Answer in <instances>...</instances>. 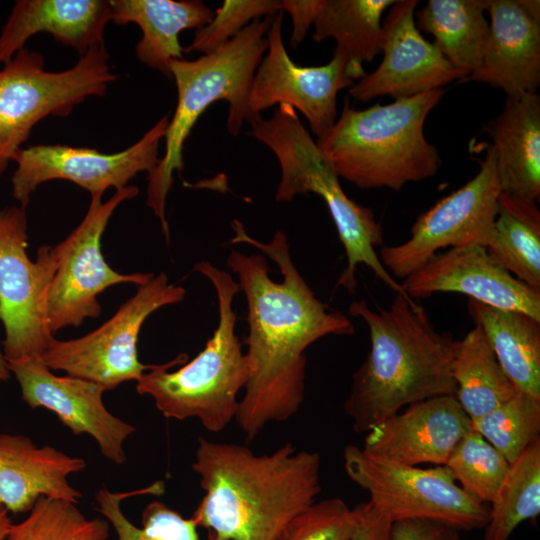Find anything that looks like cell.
<instances>
[{"label":"cell","mask_w":540,"mask_h":540,"mask_svg":"<svg viewBox=\"0 0 540 540\" xmlns=\"http://www.w3.org/2000/svg\"><path fill=\"white\" fill-rule=\"evenodd\" d=\"M238 243L254 246L278 266L282 282L269 276L266 259L231 249L226 265L239 279L247 301L245 356L248 380L235 421L252 441L267 425L295 415L305 398L306 349L327 335H351L354 327L341 312L320 301L293 263L285 233L269 242L251 237L237 219L231 223Z\"/></svg>","instance_id":"cell-1"},{"label":"cell","mask_w":540,"mask_h":540,"mask_svg":"<svg viewBox=\"0 0 540 540\" xmlns=\"http://www.w3.org/2000/svg\"><path fill=\"white\" fill-rule=\"evenodd\" d=\"M204 495L192 519L210 540H276L321 492V457L291 442L257 454L199 437L192 462Z\"/></svg>","instance_id":"cell-2"},{"label":"cell","mask_w":540,"mask_h":540,"mask_svg":"<svg viewBox=\"0 0 540 540\" xmlns=\"http://www.w3.org/2000/svg\"><path fill=\"white\" fill-rule=\"evenodd\" d=\"M349 313L365 322L370 337V350L353 374L343 406L356 433H367L414 403L455 394V340L437 331L416 301L396 294L388 308L373 310L359 300L350 304Z\"/></svg>","instance_id":"cell-3"},{"label":"cell","mask_w":540,"mask_h":540,"mask_svg":"<svg viewBox=\"0 0 540 540\" xmlns=\"http://www.w3.org/2000/svg\"><path fill=\"white\" fill-rule=\"evenodd\" d=\"M446 89H436L363 110L346 99L334 125L316 144L339 178L360 189L399 191L434 176L442 165L424 124Z\"/></svg>","instance_id":"cell-4"},{"label":"cell","mask_w":540,"mask_h":540,"mask_svg":"<svg viewBox=\"0 0 540 540\" xmlns=\"http://www.w3.org/2000/svg\"><path fill=\"white\" fill-rule=\"evenodd\" d=\"M194 270L213 285L218 303V325L205 347L189 362L180 354L173 360L152 365L136 382L140 395L150 396L168 419H197L209 432L218 433L235 420L239 393L248 380V365L235 332L233 299L240 285L226 271L208 261Z\"/></svg>","instance_id":"cell-5"},{"label":"cell","mask_w":540,"mask_h":540,"mask_svg":"<svg viewBox=\"0 0 540 540\" xmlns=\"http://www.w3.org/2000/svg\"><path fill=\"white\" fill-rule=\"evenodd\" d=\"M273 16L256 19L224 46L195 60H174L170 65L177 87V105L165 132V152L148 173L147 206L160 220L166 239V198L174 171L183 169V149L199 117L214 102L229 104L227 130L238 135L245 121L257 118L249 107L254 74L267 50L266 34ZM259 118V117H258Z\"/></svg>","instance_id":"cell-6"},{"label":"cell","mask_w":540,"mask_h":540,"mask_svg":"<svg viewBox=\"0 0 540 540\" xmlns=\"http://www.w3.org/2000/svg\"><path fill=\"white\" fill-rule=\"evenodd\" d=\"M250 125L249 134L265 144L279 162L281 179L276 201L290 202L297 195L307 193H315L324 200L347 258L337 285L354 293L355 272L357 266L363 264L396 294L407 295L376 252L377 247L383 246L381 224L370 208L346 195L339 177L300 122L296 110L279 104L269 119L259 117Z\"/></svg>","instance_id":"cell-7"},{"label":"cell","mask_w":540,"mask_h":540,"mask_svg":"<svg viewBox=\"0 0 540 540\" xmlns=\"http://www.w3.org/2000/svg\"><path fill=\"white\" fill-rule=\"evenodd\" d=\"M108 61L103 41L60 72L45 70L42 54L26 48L0 67V176L41 120L66 117L87 97L105 94L117 78Z\"/></svg>","instance_id":"cell-8"},{"label":"cell","mask_w":540,"mask_h":540,"mask_svg":"<svg viewBox=\"0 0 540 540\" xmlns=\"http://www.w3.org/2000/svg\"><path fill=\"white\" fill-rule=\"evenodd\" d=\"M343 465L350 480L368 492L372 506L392 523L430 519L469 531L488 522V504L463 490L445 465L397 463L356 445L344 448Z\"/></svg>","instance_id":"cell-9"},{"label":"cell","mask_w":540,"mask_h":540,"mask_svg":"<svg viewBox=\"0 0 540 540\" xmlns=\"http://www.w3.org/2000/svg\"><path fill=\"white\" fill-rule=\"evenodd\" d=\"M185 295L186 290L169 283L164 272L153 275L97 329L76 339L54 338L41 360L51 370L92 381L105 391L137 382L152 367L138 358L143 323L161 307L183 301Z\"/></svg>","instance_id":"cell-10"},{"label":"cell","mask_w":540,"mask_h":540,"mask_svg":"<svg viewBox=\"0 0 540 540\" xmlns=\"http://www.w3.org/2000/svg\"><path fill=\"white\" fill-rule=\"evenodd\" d=\"M139 190L126 186L105 202L91 197L81 223L60 243L51 247L53 270L46 292V315L54 334L65 327H78L87 318H97L101 306L97 296L120 283L140 286L153 273L122 274L104 259L101 239L115 209L134 198Z\"/></svg>","instance_id":"cell-11"},{"label":"cell","mask_w":540,"mask_h":540,"mask_svg":"<svg viewBox=\"0 0 540 540\" xmlns=\"http://www.w3.org/2000/svg\"><path fill=\"white\" fill-rule=\"evenodd\" d=\"M484 149L477 174L423 212L412 225L409 239L380 247L381 263L396 280L417 271L440 249L487 246L502 191L493 151L489 144Z\"/></svg>","instance_id":"cell-12"},{"label":"cell","mask_w":540,"mask_h":540,"mask_svg":"<svg viewBox=\"0 0 540 540\" xmlns=\"http://www.w3.org/2000/svg\"><path fill=\"white\" fill-rule=\"evenodd\" d=\"M26 208L0 209V321L8 363L41 359L54 339L46 315V292L53 270L51 247L27 254Z\"/></svg>","instance_id":"cell-13"},{"label":"cell","mask_w":540,"mask_h":540,"mask_svg":"<svg viewBox=\"0 0 540 540\" xmlns=\"http://www.w3.org/2000/svg\"><path fill=\"white\" fill-rule=\"evenodd\" d=\"M168 123V115L163 116L136 143L116 153L60 144L22 148L14 158L17 168L11 179L13 196L26 208L39 185L58 179L77 184L91 197H102L110 187L124 188L138 173H150L156 167Z\"/></svg>","instance_id":"cell-14"},{"label":"cell","mask_w":540,"mask_h":540,"mask_svg":"<svg viewBox=\"0 0 540 540\" xmlns=\"http://www.w3.org/2000/svg\"><path fill=\"white\" fill-rule=\"evenodd\" d=\"M283 12L272 18L266 34V55L258 65L249 96V107L258 118L261 112L286 104L300 111L311 131L320 137L337 119V95L350 88L366 73L351 67L347 57L335 48L331 60L321 66H299L287 53L282 37Z\"/></svg>","instance_id":"cell-15"},{"label":"cell","mask_w":540,"mask_h":540,"mask_svg":"<svg viewBox=\"0 0 540 540\" xmlns=\"http://www.w3.org/2000/svg\"><path fill=\"white\" fill-rule=\"evenodd\" d=\"M417 5L416 0H398L388 9L382 22L383 58L348 89L352 98L361 102L381 96L408 98L468 76L421 35L415 23Z\"/></svg>","instance_id":"cell-16"},{"label":"cell","mask_w":540,"mask_h":540,"mask_svg":"<svg viewBox=\"0 0 540 540\" xmlns=\"http://www.w3.org/2000/svg\"><path fill=\"white\" fill-rule=\"evenodd\" d=\"M30 408L53 412L74 435L87 434L100 453L114 464L126 462L124 444L135 432L130 423L112 414L103 402L104 388L92 381L52 373L41 359L9 363Z\"/></svg>","instance_id":"cell-17"},{"label":"cell","mask_w":540,"mask_h":540,"mask_svg":"<svg viewBox=\"0 0 540 540\" xmlns=\"http://www.w3.org/2000/svg\"><path fill=\"white\" fill-rule=\"evenodd\" d=\"M401 285L413 300L435 293H459L481 304L524 312L540 320V292L512 276L481 245L437 253Z\"/></svg>","instance_id":"cell-18"},{"label":"cell","mask_w":540,"mask_h":540,"mask_svg":"<svg viewBox=\"0 0 540 540\" xmlns=\"http://www.w3.org/2000/svg\"><path fill=\"white\" fill-rule=\"evenodd\" d=\"M471 429V420L454 395L414 403L366 433L363 449L377 457L418 466L445 465Z\"/></svg>","instance_id":"cell-19"},{"label":"cell","mask_w":540,"mask_h":540,"mask_svg":"<svg viewBox=\"0 0 540 540\" xmlns=\"http://www.w3.org/2000/svg\"><path fill=\"white\" fill-rule=\"evenodd\" d=\"M489 34L481 67L459 83L476 81L506 96L536 92L540 85V2L483 0Z\"/></svg>","instance_id":"cell-20"},{"label":"cell","mask_w":540,"mask_h":540,"mask_svg":"<svg viewBox=\"0 0 540 540\" xmlns=\"http://www.w3.org/2000/svg\"><path fill=\"white\" fill-rule=\"evenodd\" d=\"M86 462L20 434L0 433V503L14 514L28 513L41 497L78 504L82 493L69 477Z\"/></svg>","instance_id":"cell-21"},{"label":"cell","mask_w":540,"mask_h":540,"mask_svg":"<svg viewBox=\"0 0 540 540\" xmlns=\"http://www.w3.org/2000/svg\"><path fill=\"white\" fill-rule=\"evenodd\" d=\"M111 15L110 1L104 0H18L1 29L0 66L40 32L51 34L82 56L103 42Z\"/></svg>","instance_id":"cell-22"},{"label":"cell","mask_w":540,"mask_h":540,"mask_svg":"<svg viewBox=\"0 0 540 540\" xmlns=\"http://www.w3.org/2000/svg\"><path fill=\"white\" fill-rule=\"evenodd\" d=\"M489 144L498 170L501 191L539 200L540 96L528 92L506 96L500 113L488 123Z\"/></svg>","instance_id":"cell-23"},{"label":"cell","mask_w":540,"mask_h":540,"mask_svg":"<svg viewBox=\"0 0 540 540\" xmlns=\"http://www.w3.org/2000/svg\"><path fill=\"white\" fill-rule=\"evenodd\" d=\"M111 21L135 23L142 32L136 45L140 62L172 79L170 65L183 59L179 35L208 24L214 11L198 0H110Z\"/></svg>","instance_id":"cell-24"},{"label":"cell","mask_w":540,"mask_h":540,"mask_svg":"<svg viewBox=\"0 0 540 540\" xmlns=\"http://www.w3.org/2000/svg\"><path fill=\"white\" fill-rule=\"evenodd\" d=\"M467 308L517 390L540 397V320L471 299Z\"/></svg>","instance_id":"cell-25"},{"label":"cell","mask_w":540,"mask_h":540,"mask_svg":"<svg viewBox=\"0 0 540 540\" xmlns=\"http://www.w3.org/2000/svg\"><path fill=\"white\" fill-rule=\"evenodd\" d=\"M483 0H429L415 12L419 31L431 34L443 56L468 75L482 65L489 34Z\"/></svg>","instance_id":"cell-26"},{"label":"cell","mask_w":540,"mask_h":540,"mask_svg":"<svg viewBox=\"0 0 540 540\" xmlns=\"http://www.w3.org/2000/svg\"><path fill=\"white\" fill-rule=\"evenodd\" d=\"M537 200L501 192L488 255L540 292V211Z\"/></svg>","instance_id":"cell-27"},{"label":"cell","mask_w":540,"mask_h":540,"mask_svg":"<svg viewBox=\"0 0 540 540\" xmlns=\"http://www.w3.org/2000/svg\"><path fill=\"white\" fill-rule=\"evenodd\" d=\"M451 374L456 384L454 396L470 420L487 414L518 391L478 326L455 341Z\"/></svg>","instance_id":"cell-28"},{"label":"cell","mask_w":540,"mask_h":540,"mask_svg":"<svg viewBox=\"0 0 540 540\" xmlns=\"http://www.w3.org/2000/svg\"><path fill=\"white\" fill-rule=\"evenodd\" d=\"M394 0H321L313 21L312 39L332 38L351 67L365 73L363 64L381 53L382 17Z\"/></svg>","instance_id":"cell-29"},{"label":"cell","mask_w":540,"mask_h":540,"mask_svg":"<svg viewBox=\"0 0 540 540\" xmlns=\"http://www.w3.org/2000/svg\"><path fill=\"white\" fill-rule=\"evenodd\" d=\"M489 505L484 540H509L521 523L540 514V439L510 464Z\"/></svg>","instance_id":"cell-30"},{"label":"cell","mask_w":540,"mask_h":540,"mask_svg":"<svg viewBox=\"0 0 540 540\" xmlns=\"http://www.w3.org/2000/svg\"><path fill=\"white\" fill-rule=\"evenodd\" d=\"M163 491L164 484L161 481L141 490L125 493L101 487L95 496L97 510L114 529L116 540H203L191 517H183L161 501H152L144 508L140 526L126 517L121 507L124 499L138 494L157 495Z\"/></svg>","instance_id":"cell-31"},{"label":"cell","mask_w":540,"mask_h":540,"mask_svg":"<svg viewBox=\"0 0 540 540\" xmlns=\"http://www.w3.org/2000/svg\"><path fill=\"white\" fill-rule=\"evenodd\" d=\"M109 530L106 519L88 518L76 503L41 497L5 540H107Z\"/></svg>","instance_id":"cell-32"},{"label":"cell","mask_w":540,"mask_h":540,"mask_svg":"<svg viewBox=\"0 0 540 540\" xmlns=\"http://www.w3.org/2000/svg\"><path fill=\"white\" fill-rule=\"evenodd\" d=\"M471 428L511 464L540 439V397L518 390L487 414L471 420Z\"/></svg>","instance_id":"cell-33"},{"label":"cell","mask_w":540,"mask_h":540,"mask_svg":"<svg viewBox=\"0 0 540 540\" xmlns=\"http://www.w3.org/2000/svg\"><path fill=\"white\" fill-rule=\"evenodd\" d=\"M445 466L463 490L490 504L508 473L510 463L471 428L456 445Z\"/></svg>","instance_id":"cell-34"},{"label":"cell","mask_w":540,"mask_h":540,"mask_svg":"<svg viewBox=\"0 0 540 540\" xmlns=\"http://www.w3.org/2000/svg\"><path fill=\"white\" fill-rule=\"evenodd\" d=\"M361 516V503L350 508L340 498L315 501L296 515L276 540H350Z\"/></svg>","instance_id":"cell-35"},{"label":"cell","mask_w":540,"mask_h":540,"mask_svg":"<svg viewBox=\"0 0 540 540\" xmlns=\"http://www.w3.org/2000/svg\"><path fill=\"white\" fill-rule=\"evenodd\" d=\"M281 11V0H225L212 20L195 32L185 53H213L256 19L274 16Z\"/></svg>","instance_id":"cell-36"},{"label":"cell","mask_w":540,"mask_h":540,"mask_svg":"<svg viewBox=\"0 0 540 540\" xmlns=\"http://www.w3.org/2000/svg\"><path fill=\"white\" fill-rule=\"evenodd\" d=\"M457 528L430 519L393 522L392 540H464Z\"/></svg>","instance_id":"cell-37"},{"label":"cell","mask_w":540,"mask_h":540,"mask_svg":"<svg viewBox=\"0 0 540 540\" xmlns=\"http://www.w3.org/2000/svg\"><path fill=\"white\" fill-rule=\"evenodd\" d=\"M321 0H281V12H287L293 24L290 46L297 47L305 38L320 7Z\"/></svg>","instance_id":"cell-38"},{"label":"cell","mask_w":540,"mask_h":540,"mask_svg":"<svg viewBox=\"0 0 540 540\" xmlns=\"http://www.w3.org/2000/svg\"><path fill=\"white\" fill-rule=\"evenodd\" d=\"M362 516L350 540H392V522L368 501L361 503Z\"/></svg>","instance_id":"cell-39"},{"label":"cell","mask_w":540,"mask_h":540,"mask_svg":"<svg viewBox=\"0 0 540 540\" xmlns=\"http://www.w3.org/2000/svg\"><path fill=\"white\" fill-rule=\"evenodd\" d=\"M13 522L9 511L0 503V540H5Z\"/></svg>","instance_id":"cell-40"},{"label":"cell","mask_w":540,"mask_h":540,"mask_svg":"<svg viewBox=\"0 0 540 540\" xmlns=\"http://www.w3.org/2000/svg\"><path fill=\"white\" fill-rule=\"evenodd\" d=\"M10 373L9 363L0 351V382L6 381L10 377Z\"/></svg>","instance_id":"cell-41"}]
</instances>
